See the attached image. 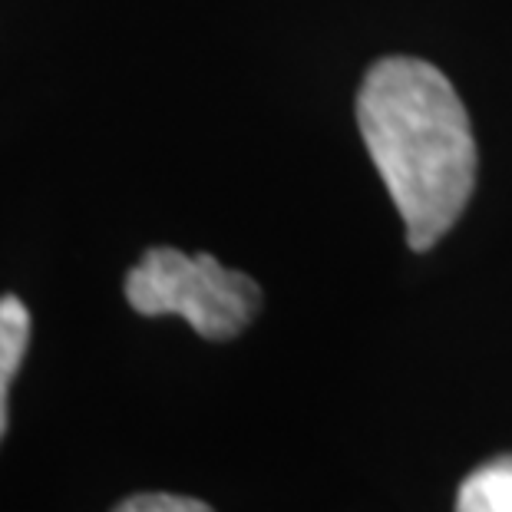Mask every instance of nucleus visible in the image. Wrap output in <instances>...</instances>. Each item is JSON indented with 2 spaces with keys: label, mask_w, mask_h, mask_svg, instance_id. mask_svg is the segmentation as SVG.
Masks as SVG:
<instances>
[{
  "label": "nucleus",
  "mask_w": 512,
  "mask_h": 512,
  "mask_svg": "<svg viewBox=\"0 0 512 512\" xmlns=\"http://www.w3.org/2000/svg\"><path fill=\"white\" fill-rule=\"evenodd\" d=\"M27 344H30L27 304L14 298V294H4V298H0V440H4L7 417H10L7 394L20 370V361H24V354H27Z\"/></svg>",
  "instance_id": "nucleus-3"
},
{
  "label": "nucleus",
  "mask_w": 512,
  "mask_h": 512,
  "mask_svg": "<svg viewBox=\"0 0 512 512\" xmlns=\"http://www.w3.org/2000/svg\"><path fill=\"white\" fill-rule=\"evenodd\" d=\"M113 512H212L209 503L176 493H136L116 503Z\"/></svg>",
  "instance_id": "nucleus-5"
},
{
  "label": "nucleus",
  "mask_w": 512,
  "mask_h": 512,
  "mask_svg": "<svg viewBox=\"0 0 512 512\" xmlns=\"http://www.w3.org/2000/svg\"><path fill=\"white\" fill-rule=\"evenodd\" d=\"M126 301L143 318L179 314L205 341H232L255 321L261 288L212 255H185L162 245L129 268Z\"/></svg>",
  "instance_id": "nucleus-2"
},
{
  "label": "nucleus",
  "mask_w": 512,
  "mask_h": 512,
  "mask_svg": "<svg viewBox=\"0 0 512 512\" xmlns=\"http://www.w3.org/2000/svg\"><path fill=\"white\" fill-rule=\"evenodd\" d=\"M456 512H512V456H499L466 476Z\"/></svg>",
  "instance_id": "nucleus-4"
},
{
  "label": "nucleus",
  "mask_w": 512,
  "mask_h": 512,
  "mask_svg": "<svg viewBox=\"0 0 512 512\" xmlns=\"http://www.w3.org/2000/svg\"><path fill=\"white\" fill-rule=\"evenodd\" d=\"M357 123L410 248L427 252L456 225L476 185V139L463 100L433 63L387 57L364 76Z\"/></svg>",
  "instance_id": "nucleus-1"
}]
</instances>
